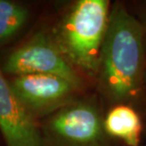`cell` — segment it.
Returning a JSON list of instances; mask_svg holds the SVG:
<instances>
[{
    "mask_svg": "<svg viewBox=\"0 0 146 146\" xmlns=\"http://www.w3.org/2000/svg\"><path fill=\"white\" fill-rule=\"evenodd\" d=\"M145 76L143 28L124 2H116L102 46L95 81L98 91L108 107L127 104L139 110L145 97Z\"/></svg>",
    "mask_w": 146,
    "mask_h": 146,
    "instance_id": "cell-1",
    "label": "cell"
},
{
    "mask_svg": "<svg viewBox=\"0 0 146 146\" xmlns=\"http://www.w3.org/2000/svg\"><path fill=\"white\" fill-rule=\"evenodd\" d=\"M111 6L109 0H78L52 33L66 59L87 81H96Z\"/></svg>",
    "mask_w": 146,
    "mask_h": 146,
    "instance_id": "cell-2",
    "label": "cell"
},
{
    "mask_svg": "<svg viewBox=\"0 0 146 146\" xmlns=\"http://www.w3.org/2000/svg\"><path fill=\"white\" fill-rule=\"evenodd\" d=\"M104 117L96 98H76L44 121V146H116L104 131Z\"/></svg>",
    "mask_w": 146,
    "mask_h": 146,
    "instance_id": "cell-3",
    "label": "cell"
},
{
    "mask_svg": "<svg viewBox=\"0 0 146 146\" xmlns=\"http://www.w3.org/2000/svg\"><path fill=\"white\" fill-rule=\"evenodd\" d=\"M4 75L48 74L69 82L81 91L87 80L74 68L55 42L52 34L38 31L11 52L1 68Z\"/></svg>",
    "mask_w": 146,
    "mask_h": 146,
    "instance_id": "cell-4",
    "label": "cell"
},
{
    "mask_svg": "<svg viewBox=\"0 0 146 146\" xmlns=\"http://www.w3.org/2000/svg\"><path fill=\"white\" fill-rule=\"evenodd\" d=\"M9 83L20 103L35 119L62 108L81 92L69 82L48 74L15 76Z\"/></svg>",
    "mask_w": 146,
    "mask_h": 146,
    "instance_id": "cell-5",
    "label": "cell"
},
{
    "mask_svg": "<svg viewBox=\"0 0 146 146\" xmlns=\"http://www.w3.org/2000/svg\"><path fill=\"white\" fill-rule=\"evenodd\" d=\"M0 131L7 146H44L42 131L0 68Z\"/></svg>",
    "mask_w": 146,
    "mask_h": 146,
    "instance_id": "cell-6",
    "label": "cell"
},
{
    "mask_svg": "<svg viewBox=\"0 0 146 146\" xmlns=\"http://www.w3.org/2000/svg\"><path fill=\"white\" fill-rule=\"evenodd\" d=\"M104 128L112 139L123 146H141L144 123L139 110L127 104L109 106L104 113Z\"/></svg>",
    "mask_w": 146,
    "mask_h": 146,
    "instance_id": "cell-7",
    "label": "cell"
},
{
    "mask_svg": "<svg viewBox=\"0 0 146 146\" xmlns=\"http://www.w3.org/2000/svg\"><path fill=\"white\" fill-rule=\"evenodd\" d=\"M29 11L19 3L0 0V43L11 39L24 28Z\"/></svg>",
    "mask_w": 146,
    "mask_h": 146,
    "instance_id": "cell-8",
    "label": "cell"
},
{
    "mask_svg": "<svg viewBox=\"0 0 146 146\" xmlns=\"http://www.w3.org/2000/svg\"><path fill=\"white\" fill-rule=\"evenodd\" d=\"M138 8L136 10V13H133L137 16V18L139 20L143 28L144 31V37H145V45H146V1L142 2L141 4L139 3L138 5Z\"/></svg>",
    "mask_w": 146,
    "mask_h": 146,
    "instance_id": "cell-9",
    "label": "cell"
},
{
    "mask_svg": "<svg viewBox=\"0 0 146 146\" xmlns=\"http://www.w3.org/2000/svg\"><path fill=\"white\" fill-rule=\"evenodd\" d=\"M145 82H146V76H145Z\"/></svg>",
    "mask_w": 146,
    "mask_h": 146,
    "instance_id": "cell-10",
    "label": "cell"
},
{
    "mask_svg": "<svg viewBox=\"0 0 146 146\" xmlns=\"http://www.w3.org/2000/svg\"><path fill=\"white\" fill-rule=\"evenodd\" d=\"M144 130H145V132H146V128H145V129H144Z\"/></svg>",
    "mask_w": 146,
    "mask_h": 146,
    "instance_id": "cell-11",
    "label": "cell"
}]
</instances>
